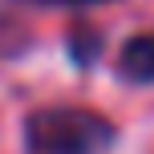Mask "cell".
<instances>
[{
	"label": "cell",
	"mask_w": 154,
	"mask_h": 154,
	"mask_svg": "<svg viewBox=\"0 0 154 154\" xmlns=\"http://www.w3.org/2000/svg\"><path fill=\"white\" fill-rule=\"evenodd\" d=\"M37 4H101V0H37Z\"/></svg>",
	"instance_id": "cell-3"
},
{
	"label": "cell",
	"mask_w": 154,
	"mask_h": 154,
	"mask_svg": "<svg viewBox=\"0 0 154 154\" xmlns=\"http://www.w3.org/2000/svg\"><path fill=\"white\" fill-rule=\"evenodd\" d=\"M118 73L134 85H150L154 81V37H134L126 41L122 61H118Z\"/></svg>",
	"instance_id": "cell-2"
},
{
	"label": "cell",
	"mask_w": 154,
	"mask_h": 154,
	"mask_svg": "<svg viewBox=\"0 0 154 154\" xmlns=\"http://www.w3.org/2000/svg\"><path fill=\"white\" fill-rule=\"evenodd\" d=\"M29 154H106L114 146V126L89 109H41L24 126Z\"/></svg>",
	"instance_id": "cell-1"
}]
</instances>
